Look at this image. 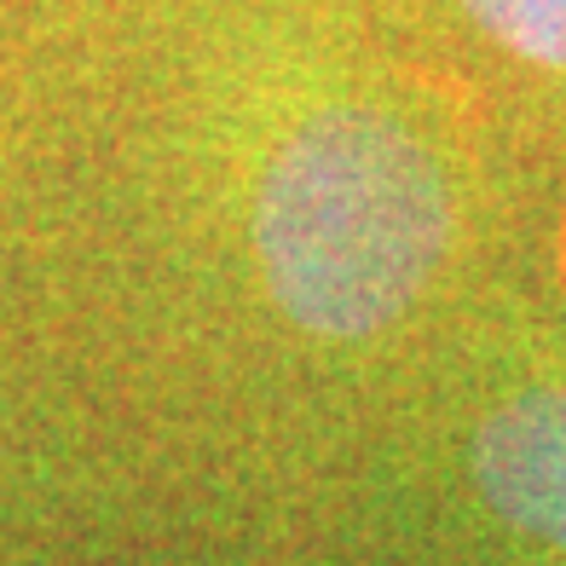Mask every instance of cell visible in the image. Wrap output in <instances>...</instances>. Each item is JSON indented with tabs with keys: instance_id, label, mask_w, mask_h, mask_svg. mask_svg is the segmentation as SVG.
<instances>
[{
	"instance_id": "obj_3",
	"label": "cell",
	"mask_w": 566,
	"mask_h": 566,
	"mask_svg": "<svg viewBox=\"0 0 566 566\" xmlns=\"http://www.w3.org/2000/svg\"><path fill=\"white\" fill-rule=\"evenodd\" d=\"M509 59L537 70H566V0H457Z\"/></svg>"
},
{
	"instance_id": "obj_1",
	"label": "cell",
	"mask_w": 566,
	"mask_h": 566,
	"mask_svg": "<svg viewBox=\"0 0 566 566\" xmlns=\"http://www.w3.org/2000/svg\"><path fill=\"white\" fill-rule=\"evenodd\" d=\"M451 231L440 157L376 105L301 116L254 191V254L272 301L336 342L399 324L446 266Z\"/></svg>"
},
{
	"instance_id": "obj_2",
	"label": "cell",
	"mask_w": 566,
	"mask_h": 566,
	"mask_svg": "<svg viewBox=\"0 0 566 566\" xmlns=\"http://www.w3.org/2000/svg\"><path fill=\"white\" fill-rule=\"evenodd\" d=\"M474 485L503 526L566 555V381L514 394L480 422Z\"/></svg>"
}]
</instances>
